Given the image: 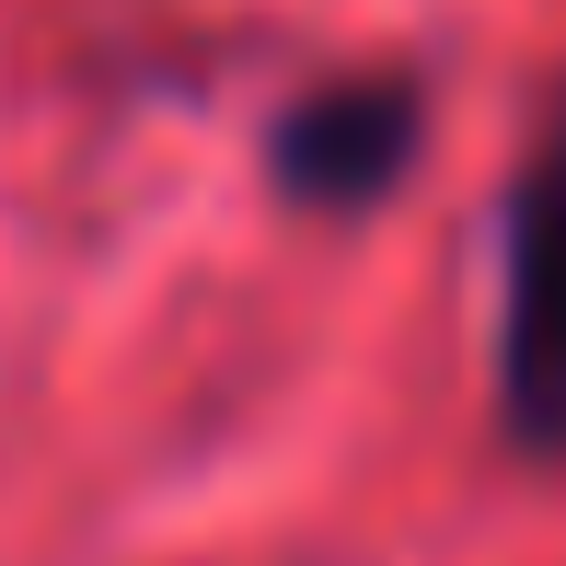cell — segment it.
I'll return each instance as SVG.
<instances>
[{"label": "cell", "instance_id": "6da1fadb", "mask_svg": "<svg viewBox=\"0 0 566 566\" xmlns=\"http://www.w3.org/2000/svg\"><path fill=\"white\" fill-rule=\"evenodd\" d=\"M497 440L566 462V105L497 197Z\"/></svg>", "mask_w": 566, "mask_h": 566}, {"label": "cell", "instance_id": "7a4b0ae2", "mask_svg": "<svg viewBox=\"0 0 566 566\" xmlns=\"http://www.w3.org/2000/svg\"><path fill=\"white\" fill-rule=\"evenodd\" d=\"M428 163V82L417 70H324L266 116V186L313 220H370Z\"/></svg>", "mask_w": 566, "mask_h": 566}]
</instances>
